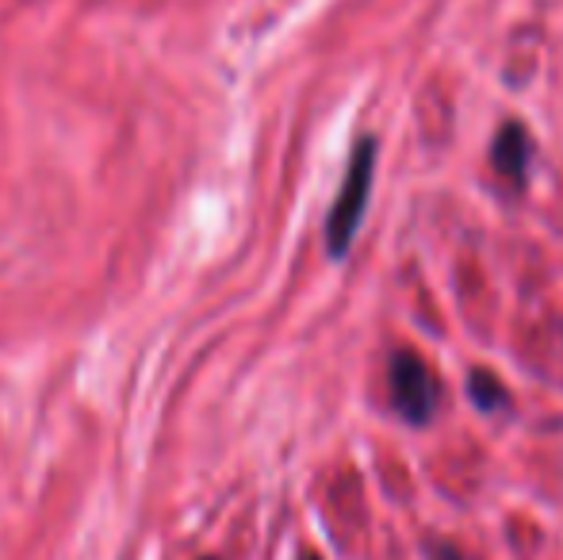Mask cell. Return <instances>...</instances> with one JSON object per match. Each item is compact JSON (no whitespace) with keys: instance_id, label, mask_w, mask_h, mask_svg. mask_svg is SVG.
Listing matches in <instances>:
<instances>
[{"instance_id":"1","label":"cell","mask_w":563,"mask_h":560,"mask_svg":"<svg viewBox=\"0 0 563 560\" xmlns=\"http://www.w3.org/2000/svg\"><path fill=\"white\" fill-rule=\"evenodd\" d=\"M372 177H376V139H361L349 157L345 180L338 188V200L327 219V250L330 257H345L353 246L356 231H361L364 208H368Z\"/></svg>"},{"instance_id":"2","label":"cell","mask_w":563,"mask_h":560,"mask_svg":"<svg viewBox=\"0 0 563 560\" xmlns=\"http://www.w3.org/2000/svg\"><path fill=\"white\" fill-rule=\"evenodd\" d=\"M387 388H391V404H395V411H399L402 422H410V426L433 422L441 388H438L433 369L426 365L415 350H399L391 358V369H387Z\"/></svg>"},{"instance_id":"3","label":"cell","mask_w":563,"mask_h":560,"mask_svg":"<svg viewBox=\"0 0 563 560\" xmlns=\"http://www.w3.org/2000/svg\"><path fill=\"white\" fill-rule=\"evenodd\" d=\"M529 157H533V139L521 123H506L495 135L490 146V165L503 180H510L514 188H521L529 180Z\"/></svg>"},{"instance_id":"4","label":"cell","mask_w":563,"mask_h":560,"mask_svg":"<svg viewBox=\"0 0 563 560\" xmlns=\"http://www.w3.org/2000/svg\"><path fill=\"white\" fill-rule=\"evenodd\" d=\"M467 399H472L475 411H483V415L510 411V404H514L506 384L498 381L490 369H472V373H467Z\"/></svg>"},{"instance_id":"5","label":"cell","mask_w":563,"mask_h":560,"mask_svg":"<svg viewBox=\"0 0 563 560\" xmlns=\"http://www.w3.org/2000/svg\"><path fill=\"white\" fill-rule=\"evenodd\" d=\"M426 553H430V560H467L456 546H452V541H430Z\"/></svg>"},{"instance_id":"6","label":"cell","mask_w":563,"mask_h":560,"mask_svg":"<svg viewBox=\"0 0 563 560\" xmlns=\"http://www.w3.org/2000/svg\"><path fill=\"white\" fill-rule=\"evenodd\" d=\"M303 560H322V557H319V553H307Z\"/></svg>"}]
</instances>
